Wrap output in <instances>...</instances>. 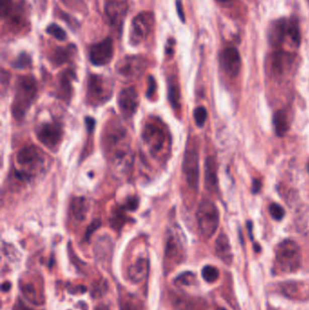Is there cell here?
I'll list each match as a JSON object with an SVG mask.
<instances>
[{
  "label": "cell",
  "instance_id": "obj_31",
  "mask_svg": "<svg viewBox=\"0 0 309 310\" xmlns=\"http://www.w3.org/2000/svg\"><path fill=\"white\" fill-rule=\"evenodd\" d=\"M287 36H289L291 40L293 41V43L295 45H299L300 40V30L298 23L295 20H291L288 22V27H287Z\"/></svg>",
  "mask_w": 309,
  "mask_h": 310
},
{
  "label": "cell",
  "instance_id": "obj_38",
  "mask_svg": "<svg viewBox=\"0 0 309 310\" xmlns=\"http://www.w3.org/2000/svg\"><path fill=\"white\" fill-rule=\"evenodd\" d=\"M23 293L25 294V296L28 297V299L31 302L36 303V291H35V288L33 286L32 284H28V285H25L23 286Z\"/></svg>",
  "mask_w": 309,
  "mask_h": 310
},
{
  "label": "cell",
  "instance_id": "obj_29",
  "mask_svg": "<svg viewBox=\"0 0 309 310\" xmlns=\"http://www.w3.org/2000/svg\"><path fill=\"white\" fill-rule=\"evenodd\" d=\"M201 276L206 282L214 283L219 278V271L216 267H213V266H205L201 270Z\"/></svg>",
  "mask_w": 309,
  "mask_h": 310
},
{
  "label": "cell",
  "instance_id": "obj_27",
  "mask_svg": "<svg viewBox=\"0 0 309 310\" xmlns=\"http://www.w3.org/2000/svg\"><path fill=\"white\" fill-rule=\"evenodd\" d=\"M73 54L72 46L69 47H58L51 54V62L55 66H62L67 62Z\"/></svg>",
  "mask_w": 309,
  "mask_h": 310
},
{
  "label": "cell",
  "instance_id": "obj_33",
  "mask_svg": "<svg viewBox=\"0 0 309 310\" xmlns=\"http://www.w3.org/2000/svg\"><path fill=\"white\" fill-rule=\"evenodd\" d=\"M193 116H194L196 125L199 127H202L204 126L206 120H207V116H208V112H207L206 108L203 107V106H199V107L196 108L194 110Z\"/></svg>",
  "mask_w": 309,
  "mask_h": 310
},
{
  "label": "cell",
  "instance_id": "obj_13",
  "mask_svg": "<svg viewBox=\"0 0 309 310\" xmlns=\"http://www.w3.org/2000/svg\"><path fill=\"white\" fill-rule=\"evenodd\" d=\"M219 61L223 71L227 76L235 77L239 75L241 68V54L235 47L229 46L223 50Z\"/></svg>",
  "mask_w": 309,
  "mask_h": 310
},
{
  "label": "cell",
  "instance_id": "obj_21",
  "mask_svg": "<svg viewBox=\"0 0 309 310\" xmlns=\"http://www.w3.org/2000/svg\"><path fill=\"white\" fill-rule=\"evenodd\" d=\"M273 125L278 137H284L290 128V120L286 110L281 109L274 113Z\"/></svg>",
  "mask_w": 309,
  "mask_h": 310
},
{
  "label": "cell",
  "instance_id": "obj_6",
  "mask_svg": "<svg viewBox=\"0 0 309 310\" xmlns=\"http://www.w3.org/2000/svg\"><path fill=\"white\" fill-rule=\"evenodd\" d=\"M200 161L199 152L193 143H190L187 146L182 162V171L185 176L187 184L192 191L199 188L200 180Z\"/></svg>",
  "mask_w": 309,
  "mask_h": 310
},
{
  "label": "cell",
  "instance_id": "obj_30",
  "mask_svg": "<svg viewBox=\"0 0 309 310\" xmlns=\"http://www.w3.org/2000/svg\"><path fill=\"white\" fill-rule=\"evenodd\" d=\"M111 246V241L108 238H102L97 241L96 244V257L100 260H105V258H108L109 257V253H112V251H108V252H105V249Z\"/></svg>",
  "mask_w": 309,
  "mask_h": 310
},
{
  "label": "cell",
  "instance_id": "obj_37",
  "mask_svg": "<svg viewBox=\"0 0 309 310\" xmlns=\"http://www.w3.org/2000/svg\"><path fill=\"white\" fill-rule=\"evenodd\" d=\"M13 9V1L12 0H1L0 3V14L3 18L10 16Z\"/></svg>",
  "mask_w": 309,
  "mask_h": 310
},
{
  "label": "cell",
  "instance_id": "obj_16",
  "mask_svg": "<svg viewBox=\"0 0 309 310\" xmlns=\"http://www.w3.org/2000/svg\"><path fill=\"white\" fill-rule=\"evenodd\" d=\"M293 62V55L285 52H277L273 54L270 62L271 72L275 77H280L290 68Z\"/></svg>",
  "mask_w": 309,
  "mask_h": 310
},
{
  "label": "cell",
  "instance_id": "obj_36",
  "mask_svg": "<svg viewBox=\"0 0 309 310\" xmlns=\"http://www.w3.org/2000/svg\"><path fill=\"white\" fill-rule=\"evenodd\" d=\"M195 276L191 272H185L180 275L176 279V283L182 285V286H190L194 282Z\"/></svg>",
  "mask_w": 309,
  "mask_h": 310
},
{
  "label": "cell",
  "instance_id": "obj_9",
  "mask_svg": "<svg viewBox=\"0 0 309 310\" xmlns=\"http://www.w3.org/2000/svg\"><path fill=\"white\" fill-rule=\"evenodd\" d=\"M142 140L151 154L157 155L164 148L167 135L162 126L151 121L144 126L142 131Z\"/></svg>",
  "mask_w": 309,
  "mask_h": 310
},
{
  "label": "cell",
  "instance_id": "obj_2",
  "mask_svg": "<svg viewBox=\"0 0 309 310\" xmlns=\"http://www.w3.org/2000/svg\"><path fill=\"white\" fill-rule=\"evenodd\" d=\"M19 170L15 171V177L21 182H28L35 178L37 173L44 171L46 166V156L40 149L34 145L26 146L17 155Z\"/></svg>",
  "mask_w": 309,
  "mask_h": 310
},
{
  "label": "cell",
  "instance_id": "obj_15",
  "mask_svg": "<svg viewBox=\"0 0 309 310\" xmlns=\"http://www.w3.org/2000/svg\"><path fill=\"white\" fill-rule=\"evenodd\" d=\"M205 186L211 193L218 192V163L212 155L205 161Z\"/></svg>",
  "mask_w": 309,
  "mask_h": 310
},
{
  "label": "cell",
  "instance_id": "obj_8",
  "mask_svg": "<svg viewBox=\"0 0 309 310\" xmlns=\"http://www.w3.org/2000/svg\"><path fill=\"white\" fill-rule=\"evenodd\" d=\"M153 15L150 12L139 14L132 19L130 30V42L132 45L141 44L150 35L153 27Z\"/></svg>",
  "mask_w": 309,
  "mask_h": 310
},
{
  "label": "cell",
  "instance_id": "obj_5",
  "mask_svg": "<svg viewBox=\"0 0 309 310\" xmlns=\"http://www.w3.org/2000/svg\"><path fill=\"white\" fill-rule=\"evenodd\" d=\"M197 220L201 234L205 238H211L216 233L219 224L218 207L210 200H202L198 207Z\"/></svg>",
  "mask_w": 309,
  "mask_h": 310
},
{
  "label": "cell",
  "instance_id": "obj_40",
  "mask_svg": "<svg viewBox=\"0 0 309 310\" xmlns=\"http://www.w3.org/2000/svg\"><path fill=\"white\" fill-rule=\"evenodd\" d=\"M262 188V182L259 179H254L252 180L251 184V193L253 194H259L260 190Z\"/></svg>",
  "mask_w": 309,
  "mask_h": 310
},
{
  "label": "cell",
  "instance_id": "obj_47",
  "mask_svg": "<svg viewBox=\"0 0 309 310\" xmlns=\"http://www.w3.org/2000/svg\"><path fill=\"white\" fill-rule=\"evenodd\" d=\"M217 2L218 3H220V4H227L228 2H230L232 0H216Z\"/></svg>",
  "mask_w": 309,
  "mask_h": 310
},
{
  "label": "cell",
  "instance_id": "obj_32",
  "mask_svg": "<svg viewBox=\"0 0 309 310\" xmlns=\"http://www.w3.org/2000/svg\"><path fill=\"white\" fill-rule=\"evenodd\" d=\"M46 32L50 35V36L55 37L56 40L64 41L66 38V34L64 31V29L62 27H59L56 24H51L47 28Z\"/></svg>",
  "mask_w": 309,
  "mask_h": 310
},
{
  "label": "cell",
  "instance_id": "obj_14",
  "mask_svg": "<svg viewBox=\"0 0 309 310\" xmlns=\"http://www.w3.org/2000/svg\"><path fill=\"white\" fill-rule=\"evenodd\" d=\"M119 108L125 118H132L139 105V95L134 87L123 89L118 97Z\"/></svg>",
  "mask_w": 309,
  "mask_h": 310
},
{
  "label": "cell",
  "instance_id": "obj_23",
  "mask_svg": "<svg viewBox=\"0 0 309 310\" xmlns=\"http://www.w3.org/2000/svg\"><path fill=\"white\" fill-rule=\"evenodd\" d=\"M72 71H64L59 77V87H58V95L61 99L69 102L72 95V79H73Z\"/></svg>",
  "mask_w": 309,
  "mask_h": 310
},
{
  "label": "cell",
  "instance_id": "obj_46",
  "mask_svg": "<svg viewBox=\"0 0 309 310\" xmlns=\"http://www.w3.org/2000/svg\"><path fill=\"white\" fill-rule=\"evenodd\" d=\"M95 310H109L108 306H105L104 304H101L99 306H97Z\"/></svg>",
  "mask_w": 309,
  "mask_h": 310
},
{
  "label": "cell",
  "instance_id": "obj_28",
  "mask_svg": "<svg viewBox=\"0 0 309 310\" xmlns=\"http://www.w3.org/2000/svg\"><path fill=\"white\" fill-rule=\"evenodd\" d=\"M120 310H142L141 303L131 295L120 297Z\"/></svg>",
  "mask_w": 309,
  "mask_h": 310
},
{
  "label": "cell",
  "instance_id": "obj_26",
  "mask_svg": "<svg viewBox=\"0 0 309 310\" xmlns=\"http://www.w3.org/2000/svg\"><path fill=\"white\" fill-rule=\"evenodd\" d=\"M168 98L169 102L172 104L173 109H180V100H181V91L178 84L177 79L174 77L168 79Z\"/></svg>",
  "mask_w": 309,
  "mask_h": 310
},
{
  "label": "cell",
  "instance_id": "obj_3",
  "mask_svg": "<svg viewBox=\"0 0 309 310\" xmlns=\"http://www.w3.org/2000/svg\"><path fill=\"white\" fill-rule=\"evenodd\" d=\"M37 80L32 76H23L17 82L12 113L15 119H23L28 109L37 98Z\"/></svg>",
  "mask_w": 309,
  "mask_h": 310
},
{
  "label": "cell",
  "instance_id": "obj_49",
  "mask_svg": "<svg viewBox=\"0 0 309 310\" xmlns=\"http://www.w3.org/2000/svg\"><path fill=\"white\" fill-rule=\"evenodd\" d=\"M308 171H309V164H308Z\"/></svg>",
  "mask_w": 309,
  "mask_h": 310
},
{
  "label": "cell",
  "instance_id": "obj_39",
  "mask_svg": "<svg viewBox=\"0 0 309 310\" xmlns=\"http://www.w3.org/2000/svg\"><path fill=\"white\" fill-rule=\"evenodd\" d=\"M155 91H156V82L154 78L152 77H149V86H148V91L146 93V95L148 98H151L154 95Z\"/></svg>",
  "mask_w": 309,
  "mask_h": 310
},
{
  "label": "cell",
  "instance_id": "obj_20",
  "mask_svg": "<svg viewBox=\"0 0 309 310\" xmlns=\"http://www.w3.org/2000/svg\"><path fill=\"white\" fill-rule=\"evenodd\" d=\"M215 252L217 256L227 265L231 264L233 260L229 240L225 234H220L215 242Z\"/></svg>",
  "mask_w": 309,
  "mask_h": 310
},
{
  "label": "cell",
  "instance_id": "obj_45",
  "mask_svg": "<svg viewBox=\"0 0 309 310\" xmlns=\"http://www.w3.org/2000/svg\"><path fill=\"white\" fill-rule=\"evenodd\" d=\"M11 288V284L10 282H5L2 284V290L3 291H9Z\"/></svg>",
  "mask_w": 309,
  "mask_h": 310
},
{
  "label": "cell",
  "instance_id": "obj_12",
  "mask_svg": "<svg viewBox=\"0 0 309 310\" xmlns=\"http://www.w3.org/2000/svg\"><path fill=\"white\" fill-rule=\"evenodd\" d=\"M114 56V42L111 37L105 38L92 45L89 49V58L93 65L101 67L109 64Z\"/></svg>",
  "mask_w": 309,
  "mask_h": 310
},
{
  "label": "cell",
  "instance_id": "obj_17",
  "mask_svg": "<svg viewBox=\"0 0 309 310\" xmlns=\"http://www.w3.org/2000/svg\"><path fill=\"white\" fill-rule=\"evenodd\" d=\"M125 3L121 0H110L107 2L105 5V13L111 24L116 26L121 24L125 15Z\"/></svg>",
  "mask_w": 309,
  "mask_h": 310
},
{
  "label": "cell",
  "instance_id": "obj_24",
  "mask_svg": "<svg viewBox=\"0 0 309 310\" xmlns=\"http://www.w3.org/2000/svg\"><path fill=\"white\" fill-rule=\"evenodd\" d=\"M89 210L88 203L86 198L78 197L73 199L71 203V211L73 214V219L78 221H83L87 218V212Z\"/></svg>",
  "mask_w": 309,
  "mask_h": 310
},
{
  "label": "cell",
  "instance_id": "obj_7",
  "mask_svg": "<svg viewBox=\"0 0 309 310\" xmlns=\"http://www.w3.org/2000/svg\"><path fill=\"white\" fill-rule=\"evenodd\" d=\"M113 95L109 82L98 75H92L87 83V98L93 105L106 103Z\"/></svg>",
  "mask_w": 309,
  "mask_h": 310
},
{
  "label": "cell",
  "instance_id": "obj_10",
  "mask_svg": "<svg viewBox=\"0 0 309 310\" xmlns=\"http://www.w3.org/2000/svg\"><path fill=\"white\" fill-rule=\"evenodd\" d=\"M37 137L42 144L51 150L59 146L63 138V129L57 122H45L37 129Z\"/></svg>",
  "mask_w": 309,
  "mask_h": 310
},
{
  "label": "cell",
  "instance_id": "obj_22",
  "mask_svg": "<svg viewBox=\"0 0 309 310\" xmlns=\"http://www.w3.org/2000/svg\"><path fill=\"white\" fill-rule=\"evenodd\" d=\"M281 291L285 296L292 298L301 299L308 296V288L304 284L298 282H288L283 284Z\"/></svg>",
  "mask_w": 309,
  "mask_h": 310
},
{
  "label": "cell",
  "instance_id": "obj_18",
  "mask_svg": "<svg viewBox=\"0 0 309 310\" xmlns=\"http://www.w3.org/2000/svg\"><path fill=\"white\" fill-rule=\"evenodd\" d=\"M288 22L284 19H279L273 23L268 31V39L272 45H279L285 36H287Z\"/></svg>",
  "mask_w": 309,
  "mask_h": 310
},
{
  "label": "cell",
  "instance_id": "obj_42",
  "mask_svg": "<svg viewBox=\"0 0 309 310\" xmlns=\"http://www.w3.org/2000/svg\"><path fill=\"white\" fill-rule=\"evenodd\" d=\"M67 290H68V292L70 293V294L75 295V294H83V293L87 292V287H85V286L80 285V286H75V287H72L71 288H68Z\"/></svg>",
  "mask_w": 309,
  "mask_h": 310
},
{
  "label": "cell",
  "instance_id": "obj_1",
  "mask_svg": "<svg viewBox=\"0 0 309 310\" xmlns=\"http://www.w3.org/2000/svg\"><path fill=\"white\" fill-rule=\"evenodd\" d=\"M104 141L112 171L114 175L123 178L130 171L133 157L127 132L123 126H112L105 133Z\"/></svg>",
  "mask_w": 309,
  "mask_h": 310
},
{
  "label": "cell",
  "instance_id": "obj_4",
  "mask_svg": "<svg viewBox=\"0 0 309 310\" xmlns=\"http://www.w3.org/2000/svg\"><path fill=\"white\" fill-rule=\"evenodd\" d=\"M301 259L300 247L292 239H285L276 247V269L279 273L288 274L299 270Z\"/></svg>",
  "mask_w": 309,
  "mask_h": 310
},
{
  "label": "cell",
  "instance_id": "obj_48",
  "mask_svg": "<svg viewBox=\"0 0 309 310\" xmlns=\"http://www.w3.org/2000/svg\"><path fill=\"white\" fill-rule=\"evenodd\" d=\"M217 310H227V309H225V308H218V309Z\"/></svg>",
  "mask_w": 309,
  "mask_h": 310
},
{
  "label": "cell",
  "instance_id": "obj_44",
  "mask_svg": "<svg viewBox=\"0 0 309 310\" xmlns=\"http://www.w3.org/2000/svg\"><path fill=\"white\" fill-rule=\"evenodd\" d=\"M15 310H33L28 308V306H25L23 303H18L14 307Z\"/></svg>",
  "mask_w": 309,
  "mask_h": 310
},
{
  "label": "cell",
  "instance_id": "obj_43",
  "mask_svg": "<svg viewBox=\"0 0 309 310\" xmlns=\"http://www.w3.org/2000/svg\"><path fill=\"white\" fill-rule=\"evenodd\" d=\"M176 9H177L179 18L182 20V22H185V15H184L183 7H182V2L181 0H177V1H176Z\"/></svg>",
  "mask_w": 309,
  "mask_h": 310
},
{
  "label": "cell",
  "instance_id": "obj_25",
  "mask_svg": "<svg viewBox=\"0 0 309 310\" xmlns=\"http://www.w3.org/2000/svg\"><path fill=\"white\" fill-rule=\"evenodd\" d=\"M181 249L182 247H181L180 239L176 236V234L169 235L167 244H166V251H165V256L169 261L180 259Z\"/></svg>",
  "mask_w": 309,
  "mask_h": 310
},
{
  "label": "cell",
  "instance_id": "obj_34",
  "mask_svg": "<svg viewBox=\"0 0 309 310\" xmlns=\"http://www.w3.org/2000/svg\"><path fill=\"white\" fill-rule=\"evenodd\" d=\"M269 213H270V215H271L273 219L275 220H277V221L281 220L285 217V214H286L284 208L281 205L277 204V203L270 204V206H269Z\"/></svg>",
  "mask_w": 309,
  "mask_h": 310
},
{
  "label": "cell",
  "instance_id": "obj_41",
  "mask_svg": "<svg viewBox=\"0 0 309 310\" xmlns=\"http://www.w3.org/2000/svg\"><path fill=\"white\" fill-rule=\"evenodd\" d=\"M99 226H100V222H99V221H97V220L94 221V222L88 227V229H87V234H86V238H87V239H89L92 236V234L94 233V231L99 228Z\"/></svg>",
  "mask_w": 309,
  "mask_h": 310
},
{
  "label": "cell",
  "instance_id": "obj_11",
  "mask_svg": "<svg viewBox=\"0 0 309 310\" xmlns=\"http://www.w3.org/2000/svg\"><path fill=\"white\" fill-rule=\"evenodd\" d=\"M121 77L127 79H134L141 77L146 69V60L138 55L125 56L119 61L115 67Z\"/></svg>",
  "mask_w": 309,
  "mask_h": 310
},
{
  "label": "cell",
  "instance_id": "obj_35",
  "mask_svg": "<svg viewBox=\"0 0 309 310\" xmlns=\"http://www.w3.org/2000/svg\"><path fill=\"white\" fill-rule=\"evenodd\" d=\"M30 65H31V57L27 53H22L15 60L13 67L18 69H25L30 67Z\"/></svg>",
  "mask_w": 309,
  "mask_h": 310
},
{
  "label": "cell",
  "instance_id": "obj_19",
  "mask_svg": "<svg viewBox=\"0 0 309 310\" xmlns=\"http://www.w3.org/2000/svg\"><path fill=\"white\" fill-rule=\"evenodd\" d=\"M148 270H149V261L144 258H140L129 267L128 275L132 282L138 283L145 279Z\"/></svg>",
  "mask_w": 309,
  "mask_h": 310
}]
</instances>
